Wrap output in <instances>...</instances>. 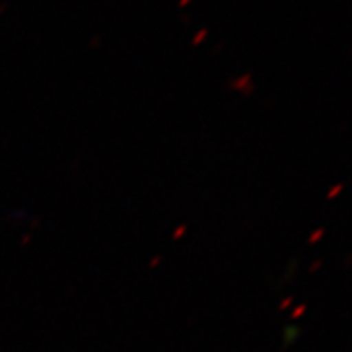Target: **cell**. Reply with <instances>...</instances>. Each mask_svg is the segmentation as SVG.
Wrapping results in <instances>:
<instances>
[{"label":"cell","instance_id":"cell-1","mask_svg":"<svg viewBox=\"0 0 352 352\" xmlns=\"http://www.w3.org/2000/svg\"><path fill=\"white\" fill-rule=\"evenodd\" d=\"M189 2H191V0H179V6H188Z\"/></svg>","mask_w":352,"mask_h":352}]
</instances>
